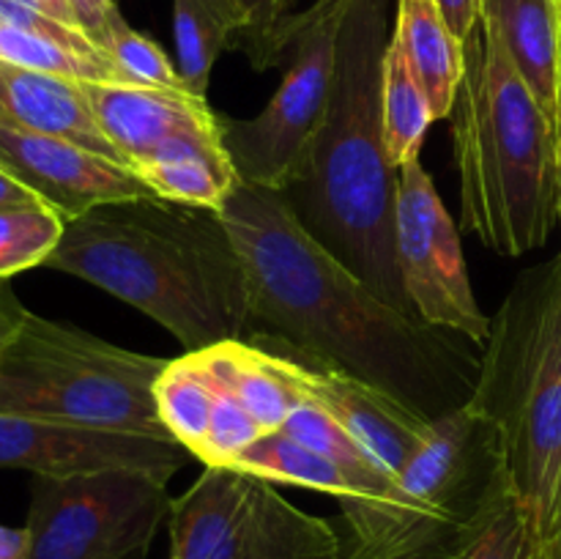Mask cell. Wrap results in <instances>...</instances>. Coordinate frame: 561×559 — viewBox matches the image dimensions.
Wrapping results in <instances>:
<instances>
[{
  "label": "cell",
  "instance_id": "cell-24",
  "mask_svg": "<svg viewBox=\"0 0 561 559\" xmlns=\"http://www.w3.org/2000/svg\"><path fill=\"white\" fill-rule=\"evenodd\" d=\"M444 559H542L540 529L513 482H504L474 518L458 526Z\"/></svg>",
  "mask_w": 561,
  "mask_h": 559
},
{
  "label": "cell",
  "instance_id": "cell-25",
  "mask_svg": "<svg viewBox=\"0 0 561 559\" xmlns=\"http://www.w3.org/2000/svg\"><path fill=\"white\" fill-rule=\"evenodd\" d=\"M381 115H383V146L389 164L400 170L403 164L420 159L422 140L436 121L425 88L405 64L403 53L389 38L383 55V85H381Z\"/></svg>",
  "mask_w": 561,
  "mask_h": 559
},
{
  "label": "cell",
  "instance_id": "cell-41",
  "mask_svg": "<svg viewBox=\"0 0 561 559\" xmlns=\"http://www.w3.org/2000/svg\"><path fill=\"white\" fill-rule=\"evenodd\" d=\"M557 212L561 223V132H559V162H557Z\"/></svg>",
  "mask_w": 561,
  "mask_h": 559
},
{
  "label": "cell",
  "instance_id": "cell-35",
  "mask_svg": "<svg viewBox=\"0 0 561 559\" xmlns=\"http://www.w3.org/2000/svg\"><path fill=\"white\" fill-rule=\"evenodd\" d=\"M433 3L438 5V11L460 42H466L474 33L477 22L482 20V0H433Z\"/></svg>",
  "mask_w": 561,
  "mask_h": 559
},
{
  "label": "cell",
  "instance_id": "cell-23",
  "mask_svg": "<svg viewBox=\"0 0 561 559\" xmlns=\"http://www.w3.org/2000/svg\"><path fill=\"white\" fill-rule=\"evenodd\" d=\"M250 27L241 0H173L175 60L186 88L206 96L211 69Z\"/></svg>",
  "mask_w": 561,
  "mask_h": 559
},
{
  "label": "cell",
  "instance_id": "cell-27",
  "mask_svg": "<svg viewBox=\"0 0 561 559\" xmlns=\"http://www.w3.org/2000/svg\"><path fill=\"white\" fill-rule=\"evenodd\" d=\"M0 60L80 82L129 85L107 55L77 53V49L49 42V38L36 36V33L20 31L14 25H5V22H0Z\"/></svg>",
  "mask_w": 561,
  "mask_h": 559
},
{
  "label": "cell",
  "instance_id": "cell-4",
  "mask_svg": "<svg viewBox=\"0 0 561 559\" xmlns=\"http://www.w3.org/2000/svg\"><path fill=\"white\" fill-rule=\"evenodd\" d=\"M466 69L453 104L460 217L499 255H524L557 225L559 129L485 20L463 42Z\"/></svg>",
  "mask_w": 561,
  "mask_h": 559
},
{
  "label": "cell",
  "instance_id": "cell-33",
  "mask_svg": "<svg viewBox=\"0 0 561 559\" xmlns=\"http://www.w3.org/2000/svg\"><path fill=\"white\" fill-rule=\"evenodd\" d=\"M0 22L20 27V31L36 33V36L49 38V42L64 44V47L77 49V53L104 55L102 49H99V44L93 42L85 31L53 20V16L44 14L42 9H36L31 0H0Z\"/></svg>",
  "mask_w": 561,
  "mask_h": 559
},
{
  "label": "cell",
  "instance_id": "cell-39",
  "mask_svg": "<svg viewBox=\"0 0 561 559\" xmlns=\"http://www.w3.org/2000/svg\"><path fill=\"white\" fill-rule=\"evenodd\" d=\"M27 203H38L20 181H14L11 175H5L0 170V208H14V206H27Z\"/></svg>",
  "mask_w": 561,
  "mask_h": 559
},
{
  "label": "cell",
  "instance_id": "cell-18",
  "mask_svg": "<svg viewBox=\"0 0 561 559\" xmlns=\"http://www.w3.org/2000/svg\"><path fill=\"white\" fill-rule=\"evenodd\" d=\"M482 20L499 33L537 104L561 132V11L557 0H482Z\"/></svg>",
  "mask_w": 561,
  "mask_h": 559
},
{
  "label": "cell",
  "instance_id": "cell-5",
  "mask_svg": "<svg viewBox=\"0 0 561 559\" xmlns=\"http://www.w3.org/2000/svg\"><path fill=\"white\" fill-rule=\"evenodd\" d=\"M469 403L496 425L510 482L540 529L561 471V255L526 269L491 318Z\"/></svg>",
  "mask_w": 561,
  "mask_h": 559
},
{
  "label": "cell",
  "instance_id": "cell-44",
  "mask_svg": "<svg viewBox=\"0 0 561 559\" xmlns=\"http://www.w3.org/2000/svg\"><path fill=\"white\" fill-rule=\"evenodd\" d=\"M294 3H296V0H294Z\"/></svg>",
  "mask_w": 561,
  "mask_h": 559
},
{
  "label": "cell",
  "instance_id": "cell-42",
  "mask_svg": "<svg viewBox=\"0 0 561 559\" xmlns=\"http://www.w3.org/2000/svg\"><path fill=\"white\" fill-rule=\"evenodd\" d=\"M557 3H559V11H561V0H557Z\"/></svg>",
  "mask_w": 561,
  "mask_h": 559
},
{
  "label": "cell",
  "instance_id": "cell-32",
  "mask_svg": "<svg viewBox=\"0 0 561 559\" xmlns=\"http://www.w3.org/2000/svg\"><path fill=\"white\" fill-rule=\"evenodd\" d=\"M241 5L250 14V27L236 38L233 49L247 53L252 69L257 71L283 64V36L294 16V0H241Z\"/></svg>",
  "mask_w": 561,
  "mask_h": 559
},
{
  "label": "cell",
  "instance_id": "cell-43",
  "mask_svg": "<svg viewBox=\"0 0 561 559\" xmlns=\"http://www.w3.org/2000/svg\"><path fill=\"white\" fill-rule=\"evenodd\" d=\"M455 532H458V529H455ZM442 559H444V557H442Z\"/></svg>",
  "mask_w": 561,
  "mask_h": 559
},
{
  "label": "cell",
  "instance_id": "cell-9",
  "mask_svg": "<svg viewBox=\"0 0 561 559\" xmlns=\"http://www.w3.org/2000/svg\"><path fill=\"white\" fill-rule=\"evenodd\" d=\"M170 510L168 482L146 471L33 475L27 559H142Z\"/></svg>",
  "mask_w": 561,
  "mask_h": 559
},
{
  "label": "cell",
  "instance_id": "cell-19",
  "mask_svg": "<svg viewBox=\"0 0 561 559\" xmlns=\"http://www.w3.org/2000/svg\"><path fill=\"white\" fill-rule=\"evenodd\" d=\"M195 354L214 381L222 384L266 433L279 431L301 403V392L296 389L285 360L274 351L247 340H225Z\"/></svg>",
  "mask_w": 561,
  "mask_h": 559
},
{
  "label": "cell",
  "instance_id": "cell-30",
  "mask_svg": "<svg viewBox=\"0 0 561 559\" xmlns=\"http://www.w3.org/2000/svg\"><path fill=\"white\" fill-rule=\"evenodd\" d=\"M285 436L296 438L305 447L316 449V453L327 455V458L337 460L340 466L351 471H359V475L367 477H378V475H389L387 469H381L376 458L329 414L323 406H318L316 400L301 398V403L296 406L294 414L285 420V425L279 427Z\"/></svg>",
  "mask_w": 561,
  "mask_h": 559
},
{
  "label": "cell",
  "instance_id": "cell-10",
  "mask_svg": "<svg viewBox=\"0 0 561 559\" xmlns=\"http://www.w3.org/2000/svg\"><path fill=\"white\" fill-rule=\"evenodd\" d=\"M394 244L400 280L416 318L463 334L482 349L491 318L477 305L458 228L420 159L398 170Z\"/></svg>",
  "mask_w": 561,
  "mask_h": 559
},
{
  "label": "cell",
  "instance_id": "cell-37",
  "mask_svg": "<svg viewBox=\"0 0 561 559\" xmlns=\"http://www.w3.org/2000/svg\"><path fill=\"white\" fill-rule=\"evenodd\" d=\"M71 5H75L77 22H80L82 31L96 42L104 20H107L110 11L115 9V0H71Z\"/></svg>",
  "mask_w": 561,
  "mask_h": 559
},
{
  "label": "cell",
  "instance_id": "cell-20",
  "mask_svg": "<svg viewBox=\"0 0 561 559\" xmlns=\"http://www.w3.org/2000/svg\"><path fill=\"white\" fill-rule=\"evenodd\" d=\"M131 170L162 201L211 208V212H219L230 192L241 184L222 140H201V137L168 142L131 164Z\"/></svg>",
  "mask_w": 561,
  "mask_h": 559
},
{
  "label": "cell",
  "instance_id": "cell-28",
  "mask_svg": "<svg viewBox=\"0 0 561 559\" xmlns=\"http://www.w3.org/2000/svg\"><path fill=\"white\" fill-rule=\"evenodd\" d=\"M96 44L113 60L115 69L121 71V77L129 85L162 88V91H190L184 77H181L179 66H173V60L164 55V49L153 38L135 31L121 16L118 9H113L107 14V20H104L102 31L96 36Z\"/></svg>",
  "mask_w": 561,
  "mask_h": 559
},
{
  "label": "cell",
  "instance_id": "cell-40",
  "mask_svg": "<svg viewBox=\"0 0 561 559\" xmlns=\"http://www.w3.org/2000/svg\"><path fill=\"white\" fill-rule=\"evenodd\" d=\"M36 9H42L44 14H49L53 20L64 22V25H71V27H80V22H77V14H75V5H71V0H31ZM82 31V27H80Z\"/></svg>",
  "mask_w": 561,
  "mask_h": 559
},
{
  "label": "cell",
  "instance_id": "cell-21",
  "mask_svg": "<svg viewBox=\"0 0 561 559\" xmlns=\"http://www.w3.org/2000/svg\"><path fill=\"white\" fill-rule=\"evenodd\" d=\"M392 38L425 88L433 115L449 118L463 80L466 53L438 5L433 0H398Z\"/></svg>",
  "mask_w": 561,
  "mask_h": 559
},
{
  "label": "cell",
  "instance_id": "cell-11",
  "mask_svg": "<svg viewBox=\"0 0 561 559\" xmlns=\"http://www.w3.org/2000/svg\"><path fill=\"white\" fill-rule=\"evenodd\" d=\"M400 488L442 521L463 526L510 482L496 425L466 403L431 422L427 438L398 475Z\"/></svg>",
  "mask_w": 561,
  "mask_h": 559
},
{
  "label": "cell",
  "instance_id": "cell-31",
  "mask_svg": "<svg viewBox=\"0 0 561 559\" xmlns=\"http://www.w3.org/2000/svg\"><path fill=\"white\" fill-rule=\"evenodd\" d=\"M261 436H266V431L257 425L255 417L222 384H217V403H214L211 425H208L206 444L197 453V460H203L206 466H230Z\"/></svg>",
  "mask_w": 561,
  "mask_h": 559
},
{
  "label": "cell",
  "instance_id": "cell-16",
  "mask_svg": "<svg viewBox=\"0 0 561 559\" xmlns=\"http://www.w3.org/2000/svg\"><path fill=\"white\" fill-rule=\"evenodd\" d=\"M230 466L263 477L268 482H285V486L332 493V497H337L340 504L359 502L383 510H400V513H427L400 488L398 477H367L359 475V471H351L340 466L337 460L327 458V455L299 444L296 438L285 436L283 431L261 436Z\"/></svg>",
  "mask_w": 561,
  "mask_h": 559
},
{
  "label": "cell",
  "instance_id": "cell-14",
  "mask_svg": "<svg viewBox=\"0 0 561 559\" xmlns=\"http://www.w3.org/2000/svg\"><path fill=\"white\" fill-rule=\"evenodd\" d=\"M283 360L301 398L323 406L392 477L403 471L411 455L427 438L431 420L416 414L394 395L348 376L337 367L296 362L288 356Z\"/></svg>",
  "mask_w": 561,
  "mask_h": 559
},
{
  "label": "cell",
  "instance_id": "cell-1",
  "mask_svg": "<svg viewBox=\"0 0 561 559\" xmlns=\"http://www.w3.org/2000/svg\"><path fill=\"white\" fill-rule=\"evenodd\" d=\"M219 219L247 272L252 323L294 351L279 356L337 367L431 422L469 403L480 376L474 343L383 301L307 233L279 192L241 181Z\"/></svg>",
  "mask_w": 561,
  "mask_h": 559
},
{
  "label": "cell",
  "instance_id": "cell-8",
  "mask_svg": "<svg viewBox=\"0 0 561 559\" xmlns=\"http://www.w3.org/2000/svg\"><path fill=\"white\" fill-rule=\"evenodd\" d=\"M348 0H318L285 25V75L272 102L255 118L219 113L222 146L244 184L283 192L301 148L310 140L337 64V36Z\"/></svg>",
  "mask_w": 561,
  "mask_h": 559
},
{
  "label": "cell",
  "instance_id": "cell-15",
  "mask_svg": "<svg viewBox=\"0 0 561 559\" xmlns=\"http://www.w3.org/2000/svg\"><path fill=\"white\" fill-rule=\"evenodd\" d=\"M85 96L99 129L129 168L157 148L184 137L222 140L219 113L197 93L85 82Z\"/></svg>",
  "mask_w": 561,
  "mask_h": 559
},
{
  "label": "cell",
  "instance_id": "cell-36",
  "mask_svg": "<svg viewBox=\"0 0 561 559\" xmlns=\"http://www.w3.org/2000/svg\"><path fill=\"white\" fill-rule=\"evenodd\" d=\"M540 540H542V559H561V471L557 491H553L551 507H548L546 521L540 526Z\"/></svg>",
  "mask_w": 561,
  "mask_h": 559
},
{
  "label": "cell",
  "instance_id": "cell-34",
  "mask_svg": "<svg viewBox=\"0 0 561 559\" xmlns=\"http://www.w3.org/2000/svg\"><path fill=\"white\" fill-rule=\"evenodd\" d=\"M27 307H22V301L16 299V294L11 290L9 283H0V365H3V356L9 351L11 340L16 338V332L22 329L27 316Z\"/></svg>",
  "mask_w": 561,
  "mask_h": 559
},
{
  "label": "cell",
  "instance_id": "cell-17",
  "mask_svg": "<svg viewBox=\"0 0 561 559\" xmlns=\"http://www.w3.org/2000/svg\"><path fill=\"white\" fill-rule=\"evenodd\" d=\"M0 126L66 137L91 151L121 159L93 118L85 82L33 71L5 60H0Z\"/></svg>",
  "mask_w": 561,
  "mask_h": 559
},
{
  "label": "cell",
  "instance_id": "cell-6",
  "mask_svg": "<svg viewBox=\"0 0 561 559\" xmlns=\"http://www.w3.org/2000/svg\"><path fill=\"white\" fill-rule=\"evenodd\" d=\"M168 362L27 312L0 365V414L173 438L153 395Z\"/></svg>",
  "mask_w": 561,
  "mask_h": 559
},
{
  "label": "cell",
  "instance_id": "cell-7",
  "mask_svg": "<svg viewBox=\"0 0 561 559\" xmlns=\"http://www.w3.org/2000/svg\"><path fill=\"white\" fill-rule=\"evenodd\" d=\"M170 559H337L334 526L305 513L274 482L206 466L170 510Z\"/></svg>",
  "mask_w": 561,
  "mask_h": 559
},
{
  "label": "cell",
  "instance_id": "cell-2",
  "mask_svg": "<svg viewBox=\"0 0 561 559\" xmlns=\"http://www.w3.org/2000/svg\"><path fill=\"white\" fill-rule=\"evenodd\" d=\"M389 0H348L337 36L332 91L279 195L321 241L383 301L416 318L398 269V170L383 146V55Z\"/></svg>",
  "mask_w": 561,
  "mask_h": 559
},
{
  "label": "cell",
  "instance_id": "cell-22",
  "mask_svg": "<svg viewBox=\"0 0 561 559\" xmlns=\"http://www.w3.org/2000/svg\"><path fill=\"white\" fill-rule=\"evenodd\" d=\"M351 543L337 559H442L458 526L427 513L343 502Z\"/></svg>",
  "mask_w": 561,
  "mask_h": 559
},
{
  "label": "cell",
  "instance_id": "cell-26",
  "mask_svg": "<svg viewBox=\"0 0 561 559\" xmlns=\"http://www.w3.org/2000/svg\"><path fill=\"white\" fill-rule=\"evenodd\" d=\"M153 395H157L159 414L170 436L184 444L197 460V453L206 444L208 425H211L214 403H217V384L201 356L184 354L179 360H170L162 376L157 378Z\"/></svg>",
  "mask_w": 561,
  "mask_h": 559
},
{
  "label": "cell",
  "instance_id": "cell-3",
  "mask_svg": "<svg viewBox=\"0 0 561 559\" xmlns=\"http://www.w3.org/2000/svg\"><path fill=\"white\" fill-rule=\"evenodd\" d=\"M137 307L186 354L252 329L250 283L228 228L211 208L140 197L66 223L44 263Z\"/></svg>",
  "mask_w": 561,
  "mask_h": 559
},
{
  "label": "cell",
  "instance_id": "cell-38",
  "mask_svg": "<svg viewBox=\"0 0 561 559\" xmlns=\"http://www.w3.org/2000/svg\"><path fill=\"white\" fill-rule=\"evenodd\" d=\"M0 559H27V532L0 526Z\"/></svg>",
  "mask_w": 561,
  "mask_h": 559
},
{
  "label": "cell",
  "instance_id": "cell-29",
  "mask_svg": "<svg viewBox=\"0 0 561 559\" xmlns=\"http://www.w3.org/2000/svg\"><path fill=\"white\" fill-rule=\"evenodd\" d=\"M66 219L44 203L0 208V283L44 266L64 236Z\"/></svg>",
  "mask_w": 561,
  "mask_h": 559
},
{
  "label": "cell",
  "instance_id": "cell-12",
  "mask_svg": "<svg viewBox=\"0 0 561 559\" xmlns=\"http://www.w3.org/2000/svg\"><path fill=\"white\" fill-rule=\"evenodd\" d=\"M195 455L175 438L0 414V469H25L36 477L131 469L168 482Z\"/></svg>",
  "mask_w": 561,
  "mask_h": 559
},
{
  "label": "cell",
  "instance_id": "cell-13",
  "mask_svg": "<svg viewBox=\"0 0 561 559\" xmlns=\"http://www.w3.org/2000/svg\"><path fill=\"white\" fill-rule=\"evenodd\" d=\"M0 170L66 223L107 203L157 197L121 159L38 132L0 126Z\"/></svg>",
  "mask_w": 561,
  "mask_h": 559
}]
</instances>
